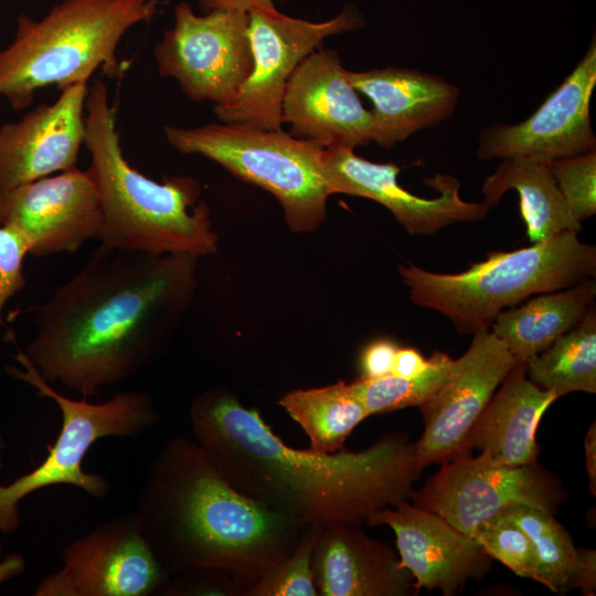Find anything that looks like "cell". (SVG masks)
<instances>
[{
	"mask_svg": "<svg viewBox=\"0 0 596 596\" xmlns=\"http://www.w3.org/2000/svg\"><path fill=\"white\" fill-rule=\"evenodd\" d=\"M455 359L441 351L430 356L426 371L413 377L389 374L376 379L359 377L350 386L369 415L421 406L449 376Z\"/></svg>",
	"mask_w": 596,
	"mask_h": 596,
	"instance_id": "28",
	"label": "cell"
},
{
	"mask_svg": "<svg viewBox=\"0 0 596 596\" xmlns=\"http://www.w3.org/2000/svg\"><path fill=\"white\" fill-rule=\"evenodd\" d=\"M595 277L571 287L531 296L501 311L490 330L518 361L534 356L578 324L595 305Z\"/></svg>",
	"mask_w": 596,
	"mask_h": 596,
	"instance_id": "23",
	"label": "cell"
},
{
	"mask_svg": "<svg viewBox=\"0 0 596 596\" xmlns=\"http://www.w3.org/2000/svg\"><path fill=\"white\" fill-rule=\"evenodd\" d=\"M248 13L215 10L198 15L190 4L174 8V25L153 49L158 72L174 78L195 102L232 99L253 67Z\"/></svg>",
	"mask_w": 596,
	"mask_h": 596,
	"instance_id": "11",
	"label": "cell"
},
{
	"mask_svg": "<svg viewBox=\"0 0 596 596\" xmlns=\"http://www.w3.org/2000/svg\"><path fill=\"white\" fill-rule=\"evenodd\" d=\"M311 568L322 596H411L418 592L411 573L386 544L371 539L361 524L322 526Z\"/></svg>",
	"mask_w": 596,
	"mask_h": 596,
	"instance_id": "21",
	"label": "cell"
},
{
	"mask_svg": "<svg viewBox=\"0 0 596 596\" xmlns=\"http://www.w3.org/2000/svg\"><path fill=\"white\" fill-rule=\"evenodd\" d=\"M334 50L318 49L294 71L283 97V123L297 138L322 148L354 149L373 141L372 111L364 108L358 91Z\"/></svg>",
	"mask_w": 596,
	"mask_h": 596,
	"instance_id": "17",
	"label": "cell"
},
{
	"mask_svg": "<svg viewBox=\"0 0 596 596\" xmlns=\"http://www.w3.org/2000/svg\"><path fill=\"white\" fill-rule=\"evenodd\" d=\"M163 131L179 152L209 158L275 195L292 231H313L326 219L331 192L319 145L281 129L237 123L194 128L164 126Z\"/></svg>",
	"mask_w": 596,
	"mask_h": 596,
	"instance_id": "7",
	"label": "cell"
},
{
	"mask_svg": "<svg viewBox=\"0 0 596 596\" xmlns=\"http://www.w3.org/2000/svg\"><path fill=\"white\" fill-rule=\"evenodd\" d=\"M0 468H1V464H0Z\"/></svg>",
	"mask_w": 596,
	"mask_h": 596,
	"instance_id": "39",
	"label": "cell"
},
{
	"mask_svg": "<svg viewBox=\"0 0 596 596\" xmlns=\"http://www.w3.org/2000/svg\"><path fill=\"white\" fill-rule=\"evenodd\" d=\"M500 514L514 521L531 539L538 583L554 593L579 588L584 595H595V551L576 547L553 514L528 505H515Z\"/></svg>",
	"mask_w": 596,
	"mask_h": 596,
	"instance_id": "25",
	"label": "cell"
},
{
	"mask_svg": "<svg viewBox=\"0 0 596 596\" xmlns=\"http://www.w3.org/2000/svg\"><path fill=\"white\" fill-rule=\"evenodd\" d=\"M429 365L430 358L425 359L416 349L398 348L391 374L400 377H413L426 371Z\"/></svg>",
	"mask_w": 596,
	"mask_h": 596,
	"instance_id": "35",
	"label": "cell"
},
{
	"mask_svg": "<svg viewBox=\"0 0 596 596\" xmlns=\"http://www.w3.org/2000/svg\"><path fill=\"white\" fill-rule=\"evenodd\" d=\"M411 300L447 317L459 334L489 329L497 316L531 296L596 275V246L565 231L529 247L492 252L457 274L398 266Z\"/></svg>",
	"mask_w": 596,
	"mask_h": 596,
	"instance_id": "6",
	"label": "cell"
},
{
	"mask_svg": "<svg viewBox=\"0 0 596 596\" xmlns=\"http://www.w3.org/2000/svg\"><path fill=\"white\" fill-rule=\"evenodd\" d=\"M190 421L196 443L233 488L306 525H362L409 500L423 470L404 433L356 453L289 447L258 411L223 390L196 397Z\"/></svg>",
	"mask_w": 596,
	"mask_h": 596,
	"instance_id": "1",
	"label": "cell"
},
{
	"mask_svg": "<svg viewBox=\"0 0 596 596\" xmlns=\"http://www.w3.org/2000/svg\"><path fill=\"white\" fill-rule=\"evenodd\" d=\"M2 546L0 543V557ZM25 561L20 554L8 555L3 561L0 558V584L9 578L21 575L25 571Z\"/></svg>",
	"mask_w": 596,
	"mask_h": 596,
	"instance_id": "38",
	"label": "cell"
},
{
	"mask_svg": "<svg viewBox=\"0 0 596 596\" xmlns=\"http://www.w3.org/2000/svg\"><path fill=\"white\" fill-rule=\"evenodd\" d=\"M595 423L589 427L585 437V455L589 487L593 494L596 493V429Z\"/></svg>",
	"mask_w": 596,
	"mask_h": 596,
	"instance_id": "37",
	"label": "cell"
},
{
	"mask_svg": "<svg viewBox=\"0 0 596 596\" xmlns=\"http://www.w3.org/2000/svg\"><path fill=\"white\" fill-rule=\"evenodd\" d=\"M103 224L96 184L77 167L0 192V226L15 231L28 254L75 253Z\"/></svg>",
	"mask_w": 596,
	"mask_h": 596,
	"instance_id": "15",
	"label": "cell"
},
{
	"mask_svg": "<svg viewBox=\"0 0 596 596\" xmlns=\"http://www.w3.org/2000/svg\"><path fill=\"white\" fill-rule=\"evenodd\" d=\"M162 594L172 596L227 595L248 596L257 581L217 568H200L174 575Z\"/></svg>",
	"mask_w": 596,
	"mask_h": 596,
	"instance_id": "32",
	"label": "cell"
},
{
	"mask_svg": "<svg viewBox=\"0 0 596 596\" xmlns=\"http://www.w3.org/2000/svg\"><path fill=\"white\" fill-rule=\"evenodd\" d=\"M565 498L558 478L539 461L508 466L462 453L441 462L409 500L473 538L482 522L509 508L528 505L554 515Z\"/></svg>",
	"mask_w": 596,
	"mask_h": 596,
	"instance_id": "9",
	"label": "cell"
},
{
	"mask_svg": "<svg viewBox=\"0 0 596 596\" xmlns=\"http://www.w3.org/2000/svg\"><path fill=\"white\" fill-rule=\"evenodd\" d=\"M87 168L96 184L103 224L100 245L153 255L212 254L217 235L210 210L190 177L149 179L125 158L106 85L95 81L86 98Z\"/></svg>",
	"mask_w": 596,
	"mask_h": 596,
	"instance_id": "4",
	"label": "cell"
},
{
	"mask_svg": "<svg viewBox=\"0 0 596 596\" xmlns=\"http://www.w3.org/2000/svg\"><path fill=\"white\" fill-rule=\"evenodd\" d=\"M510 190L519 195L520 213L532 244L565 231L582 230L547 164L524 158L502 159L483 181V203L491 210Z\"/></svg>",
	"mask_w": 596,
	"mask_h": 596,
	"instance_id": "24",
	"label": "cell"
},
{
	"mask_svg": "<svg viewBox=\"0 0 596 596\" xmlns=\"http://www.w3.org/2000/svg\"><path fill=\"white\" fill-rule=\"evenodd\" d=\"M157 7L158 0H63L40 20L20 14L13 41L0 51V96L21 110L41 88L87 83L99 68L118 76L120 40Z\"/></svg>",
	"mask_w": 596,
	"mask_h": 596,
	"instance_id": "5",
	"label": "cell"
},
{
	"mask_svg": "<svg viewBox=\"0 0 596 596\" xmlns=\"http://www.w3.org/2000/svg\"><path fill=\"white\" fill-rule=\"evenodd\" d=\"M366 524L393 530L400 564L413 576L417 592L438 589L453 596L491 570L492 558L473 538L409 500L376 511Z\"/></svg>",
	"mask_w": 596,
	"mask_h": 596,
	"instance_id": "18",
	"label": "cell"
},
{
	"mask_svg": "<svg viewBox=\"0 0 596 596\" xmlns=\"http://www.w3.org/2000/svg\"><path fill=\"white\" fill-rule=\"evenodd\" d=\"M26 255L23 238L15 231L0 226V327L6 304L25 285L23 260Z\"/></svg>",
	"mask_w": 596,
	"mask_h": 596,
	"instance_id": "33",
	"label": "cell"
},
{
	"mask_svg": "<svg viewBox=\"0 0 596 596\" xmlns=\"http://www.w3.org/2000/svg\"><path fill=\"white\" fill-rule=\"evenodd\" d=\"M351 85L373 103V141L384 148L449 118L460 88L435 74L385 66L347 72Z\"/></svg>",
	"mask_w": 596,
	"mask_h": 596,
	"instance_id": "20",
	"label": "cell"
},
{
	"mask_svg": "<svg viewBox=\"0 0 596 596\" xmlns=\"http://www.w3.org/2000/svg\"><path fill=\"white\" fill-rule=\"evenodd\" d=\"M204 13L215 10L248 12L255 9L273 8L275 0H198Z\"/></svg>",
	"mask_w": 596,
	"mask_h": 596,
	"instance_id": "36",
	"label": "cell"
},
{
	"mask_svg": "<svg viewBox=\"0 0 596 596\" xmlns=\"http://www.w3.org/2000/svg\"><path fill=\"white\" fill-rule=\"evenodd\" d=\"M87 95V83L68 86L54 103L0 126V192L77 167Z\"/></svg>",
	"mask_w": 596,
	"mask_h": 596,
	"instance_id": "19",
	"label": "cell"
},
{
	"mask_svg": "<svg viewBox=\"0 0 596 596\" xmlns=\"http://www.w3.org/2000/svg\"><path fill=\"white\" fill-rule=\"evenodd\" d=\"M596 86V41L562 84L525 120L483 128L480 160L524 158L541 163L596 150L590 99Z\"/></svg>",
	"mask_w": 596,
	"mask_h": 596,
	"instance_id": "13",
	"label": "cell"
},
{
	"mask_svg": "<svg viewBox=\"0 0 596 596\" xmlns=\"http://www.w3.org/2000/svg\"><path fill=\"white\" fill-rule=\"evenodd\" d=\"M169 576L143 538L135 512L116 517L63 551V566L45 576L35 596H149Z\"/></svg>",
	"mask_w": 596,
	"mask_h": 596,
	"instance_id": "12",
	"label": "cell"
},
{
	"mask_svg": "<svg viewBox=\"0 0 596 596\" xmlns=\"http://www.w3.org/2000/svg\"><path fill=\"white\" fill-rule=\"evenodd\" d=\"M397 349L395 342L386 339L368 344L360 358L361 377L376 379L391 374Z\"/></svg>",
	"mask_w": 596,
	"mask_h": 596,
	"instance_id": "34",
	"label": "cell"
},
{
	"mask_svg": "<svg viewBox=\"0 0 596 596\" xmlns=\"http://www.w3.org/2000/svg\"><path fill=\"white\" fill-rule=\"evenodd\" d=\"M135 515L169 577L217 568L258 581L308 526L243 496L196 441L182 437L150 461Z\"/></svg>",
	"mask_w": 596,
	"mask_h": 596,
	"instance_id": "3",
	"label": "cell"
},
{
	"mask_svg": "<svg viewBox=\"0 0 596 596\" xmlns=\"http://www.w3.org/2000/svg\"><path fill=\"white\" fill-rule=\"evenodd\" d=\"M189 255H153L99 245L36 308L23 353L47 382L88 398L156 358L167 322L193 286Z\"/></svg>",
	"mask_w": 596,
	"mask_h": 596,
	"instance_id": "2",
	"label": "cell"
},
{
	"mask_svg": "<svg viewBox=\"0 0 596 596\" xmlns=\"http://www.w3.org/2000/svg\"><path fill=\"white\" fill-rule=\"evenodd\" d=\"M320 525L309 524L292 552L260 577L248 596H317L311 568L312 552L321 531Z\"/></svg>",
	"mask_w": 596,
	"mask_h": 596,
	"instance_id": "29",
	"label": "cell"
},
{
	"mask_svg": "<svg viewBox=\"0 0 596 596\" xmlns=\"http://www.w3.org/2000/svg\"><path fill=\"white\" fill-rule=\"evenodd\" d=\"M8 372L36 390V395L52 400L61 409L62 428L55 443L47 447L44 460L32 471L9 485L0 486V532L14 531L20 522L19 503L32 492L54 485L78 487L95 498L109 491V483L99 475L85 472L82 461L91 447L108 436H137L155 426L159 414L145 392L130 391L94 404L87 398L72 400L55 391L35 370L23 351Z\"/></svg>",
	"mask_w": 596,
	"mask_h": 596,
	"instance_id": "8",
	"label": "cell"
},
{
	"mask_svg": "<svg viewBox=\"0 0 596 596\" xmlns=\"http://www.w3.org/2000/svg\"><path fill=\"white\" fill-rule=\"evenodd\" d=\"M473 539L491 558L515 575L535 581L538 564L533 543L514 521L499 514L482 522Z\"/></svg>",
	"mask_w": 596,
	"mask_h": 596,
	"instance_id": "30",
	"label": "cell"
},
{
	"mask_svg": "<svg viewBox=\"0 0 596 596\" xmlns=\"http://www.w3.org/2000/svg\"><path fill=\"white\" fill-rule=\"evenodd\" d=\"M557 398L554 392L528 379L525 361L517 362L470 430L462 453L477 448L493 461L508 466L538 461V427Z\"/></svg>",
	"mask_w": 596,
	"mask_h": 596,
	"instance_id": "22",
	"label": "cell"
},
{
	"mask_svg": "<svg viewBox=\"0 0 596 596\" xmlns=\"http://www.w3.org/2000/svg\"><path fill=\"white\" fill-rule=\"evenodd\" d=\"M279 404L308 435L309 449L321 454L341 450L353 429L370 416L350 384L343 381L322 387L292 390L279 400Z\"/></svg>",
	"mask_w": 596,
	"mask_h": 596,
	"instance_id": "26",
	"label": "cell"
},
{
	"mask_svg": "<svg viewBox=\"0 0 596 596\" xmlns=\"http://www.w3.org/2000/svg\"><path fill=\"white\" fill-rule=\"evenodd\" d=\"M322 169L331 194L344 193L371 199L391 211L412 235H433L456 223L483 220L490 211L483 202L460 196V182L451 174L436 173L424 180L436 198H421L401 187L400 168L356 156L352 148H323Z\"/></svg>",
	"mask_w": 596,
	"mask_h": 596,
	"instance_id": "16",
	"label": "cell"
},
{
	"mask_svg": "<svg viewBox=\"0 0 596 596\" xmlns=\"http://www.w3.org/2000/svg\"><path fill=\"white\" fill-rule=\"evenodd\" d=\"M517 362L490 328L472 333L469 348L455 359L447 380L418 406L424 430L414 445L422 469L462 453L470 430Z\"/></svg>",
	"mask_w": 596,
	"mask_h": 596,
	"instance_id": "14",
	"label": "cell"
},
{
	"mask_svg": "<svg viewBox=\"0 0 596 596\" xmlns=\"http://www.w3.org/2000/svg\"><path fill=\"white\" fill-rule=\"evenodd\" d=\"M247 13L252 72L230 102L214 106V113L223 123L280 129L285 88L297 66L326 38L358 30L364 20L352 6L323 22L291 18L275 7Z\"/></svg>",
	"mask_w": 596,
	"mask_h": 596,
	"instance_id": "10",
	"label": "cell"
},
{
	"mask_svg": "<svg viewBox=\"0 0 596 596\" xmlns=\"http://www.w3.org/2000/svg\"><path fill=\"white\" fill-rule=\"evenodd\" d=\"M528 379L560 398L596 392V308L541 353L525 361Z\"/></svg>",
	"mask_w": 596,
	"mask_h": 596,
	"instance_id": "27",
	"label": "cell"
},
{
	"mask_svg": "<svg viewBox=\"0 0 596 596\" xmlns=\"http://www.w3.org/2000/svg\"><path fill=\"white\" fill-rule=\"evenodd\" d=\"M547 167L581 224L596 213V152L560 159Z\"/></svg>",
	"mask_w": 596,
	"mask_h": 596,
	"instance_id": "31",
	"label": "cell"
}]
</instances>
